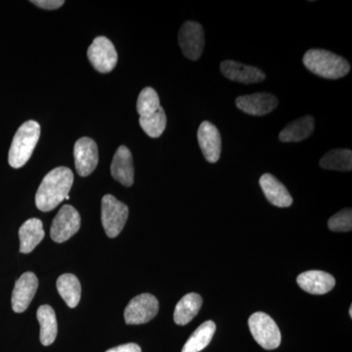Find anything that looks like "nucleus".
<instances>
[{
	"mask_svg": "<svg viewBox=\"0 0 352 352\" xmlns=\"http://www.w3.org/2000/svg\"><path fill=\"white\" fill-rule=\"evenodd\" d=\"M73 171L59 166L44 176L36 195V205L41 212L54 210L69 195L73 186Z\"/></svg>",
	"mask_w": 352,
	"mask_h": 352,
	"instance_id": "nucleus-1",
	"label": "nucleus"
},
{
	"mask_svg": "<svg viewBox=\"0 0 352 352\" xmlns=\"http://www.w3.org/2000/svg\"><path fill=\"white\" fill-rule=\"evenodd\" d=\"M302 62L314 75L328 80H338L351 71V65L344 58L325 50L307 51Z\"/></svg>",
	"mask_w": 352,
	"mask_h": 352,
	"instance_id": "nucleus-2",
	"label": "nucleus"
},
{
	"mask_svg": "<svg viewBox=\"0 0 352 352\" xmlns=\"http://www.w3.org/2000/svg\"><path fill=\"white\" fill-rule=\"evenodd\" d=\"M41 136V126L36 120H28L14 135L9 150L8 163L13 168L24 166L31 159Z\"/></svg>",
	"mask_w": 352,
	"mask_h": 352,
	"instance_id": "nucleus-3",
	"label": "nucleus"
},
{
	"mask_svg": "<svg viewBox=\"0 0 352 352\" xmlns=\"http://www.w3.org/2000/svg\"><path fill=\"white\" fill-rule=\"evenodd\" d=\"M249 328L252 337L259 346L273 351L281 344V332L276 322L264 312H256L250 317Z\"/></svg>",
	"mask_w": 352,
	"mask_h": 352,
	"instance_id": "nucleus-4",
	"label": "nucleus"
},
{
	"mask_svg": "<svg viewBox=\"0 0 352 352\" xmlns=\"http://www.w3.org/2000/svg\"><path fill=\"white\" fill-rule=\"evenodd\" d=\"M129 208L113 195L102 199L101 220L108 237L116 238L124 229L129 219Z\"/></svg>",
	"mask_w": 352,
	"mask_h": 352,
	"instance_id": "nucleus-5",
	"label": "nucleus"
},
{
	"mask_svg": "<svg viewBox=\"0 0 352 352\" xmlns=\"http://www.w3.org/2000/svg\"><path fill=\"white\" fill-rule=\"evenodd\" d=\"M159 302L151 294H141L132 298L124 310L127 325H140L151 321L159 312Z\"/></svg>",
	"mask_w": 352,
	"mask_h": 352,
	"instance_id": "nucleus-6",
	"label": "nucleus"
},
{
	"mask_svg": "<svg viewBox=\"0 0 352 352\" xmlns=\"http://www.w3.org/2000/svg\"><path fill=\"white\" fill-rule=\"evenodd\" d=\"M80 223L82 219L78 210L72 206H63L53 219L50 229L51 239L56 243L66 242L80 230Z\"/></svg>",
	"mask_w": 352,
	"mask_h": 352,
	"instance_id": "nucleus-7",
	"label": "nucleus"
},
{
	"mask_svg": "<svg viewBox=\"0 0 352 352\" xmlns=\"http://www.w3.org/2000/svg\"><path fill=\"white\" fill-rule=\"evenodd\" d=\"M87 57L94 68L101 74H108L118 63V52L112 41L105 36H98L88 47Z\"/></svg>",
	"mask_w": 352,
	"mask_h": 352,
	"instance_id": "nucleus-8",
	"label": "nucleus"
},
{
	"mask_svg": "<svg viewBox=\"0 0 352 352\" xmlns=\"http://www.w3.org/2000/svg\"><path fill=\"white\" fill-rule=\"evenodd\" d=\"M178 41L183 54L192 61L200 59L205 47V31L203 25L187 21L178 34Z\"/></svg>",
	"mask_w": 352,
	"mask_h": 352,
	"instance_id": "nucleus-9",
	"label": "nucleus"
},
{
	"mask_svg": "<svg viewBox=\"0 0 352 352\" xmlns=\"http://www.w3.org/2000/svg\"><path fill=\"white\" fill-rule=\"evenodd\" d=\"M74 157L78 175L82 177L91 175L99 161L96 142L89 138L78 139L74 147Z\"/></svg>",
	"mask_w": 352,
	"mask_h": 352,
	"instance_id": "nucleus-10",
	"label": "nucleus"
},
{
	"mask_svg": "<svg viewBox=\"0 0 352 352\" xmlns=\"http://www.w3.org/2000/svg\"><path fill=\"white\" fill-rule=\"evenodd\" d=\"M278 98L275 95L258 92L250 95H243L236 98V106L248 115L261 117L267 115L278 107Z\"/></svg>",
	"mask_w": 352,
	"mask_h": 352,
	"instance_id": "nucleus-11",
	"label": "nucleus"
},
{
	"mask_svg": "<svg viewBox=\"0 0 352 352\" xmlns=\"http://www.w3.org/2000/svg\"><path fill=\"white\" fill-rule=\"evenodd\" d=\"M38 280L32 272H25L16 281L12 293V308L16 314L25 311L36 296Z\"/></svg>",
	"mask_w": 352,
	"mask_h": 352,
	"instance_id": "nucleus-12",
	"label": "nucleus"
},
{
	"mask_svg": "<svg viewBox=\"0 0 352 352\" xmlns=\"http://www.w3.org/2000/svg\"><path fill=\"white\" fill-rule=\"evenodd\" d=\"M198 142L208 163L219 162L221 155V135L214 124L208 120L201 122L198 129Z\"/></svg>",
	"mask_w": 352,
	"mask_h": 352,
	"instance_id": "nucleus-13",
	"label": "nucleus"
},
{
	"mask_svg": "<svg viewBox=\"0 0 352 352\" xmlns=\"http://www.w3.org/2000/svg\"><path fill=\"white\" fill-rule=\"evenodd\" d=\"M220 71L228 80L245 85L261 82L265 80V74L261 69L232 60L222 62Z\"/></svg>",
	"mask_w": 352,
	"mask_h": 352,
	"instance_id": "nucleus-14",
	"label": "nucleus"
},
{
	"mask_svg": "<svg viewBox=\"0 0 352 352\" xmlns=\"http://www.w3.org/2000/svg\"><path fill=\"white\" fill-rule=\"evenodd\" d=\"M298 286L311 295H325L332 291L336 285L335 278L320 270L305 271L296 278Z\"/></svg>",
	"mask_w": 352,
	"mask_h": 352,
	"instance_id": "nucleus-15",
	"label": "nucleus"
},
{
	"mask_svg": "<svg viewBox=\"0 0 352 352\" xmlns=\"http://www.w3.org/2000/svg\"><path fill=\"white\" fill-rule=\"evenodd\" d=\"M111 175L113 179L126 187H131L134 182L133 159L131 150L126 146H120L111 164Z\"/></svg>",
	"mask_w": 352,
	"mask_h": 352,
	"instance_id": "nucleus-16",
	"label": "nucleus"
},
{
	"mask_svg": "<svg viewBox=\"0 0 352 352\" xmlns=\"http://www.w3.org/2000/svg\"><path fill=\"white\" fill-rule=\"evenodd\" d=\"M259 185L271 205L278 208H288L293 204V198L283 183L270 173L261 176Z\"/></svg>",
	"mask_w": 352,
	"mask_h": 352,
	"instance_id": "nucleus-17",
	"label": "nucleus"
},
{
	"mask_svg": "<svg viewBox=\"0 0 352 352\" xmlns=\"http://www.w3.org/2000/svg\"><path fill=\"white\" fill-rule=\"evenodd\" d=\"M43 223L41 219H31L25 221L19 230L20 252L30 254L44 238Z\"/></svg>",
	"mask_w": 352,
	"mask_h": 352,
	"instance_id": "nucleus-18",
	"label": "nucleus"
},
{
	"mask_svg": "<svg viewBox=\"0 0 352 352\" xmlns=\"http://www.w3.org/2000/svg\"><path fill=\"white\" fill-rule=\"evenodd\" d=\"M315 120L311 116H305L293 120L283 131L280 132L279 139L282 142H300L314 133Z\"/></svg>",
	"mask_w": 352,
	"mask_h": 352,
	"instance_id": "nucleus-19",
	"label": "nucleus"
},
{
	"mask_svg": "<svg viewBox=\"0 0 352 352\" xmlns=\"http://www.w3.org/2000/svg\"><path fill=\"white\" fill-rule=\"evenodd\" d=\"M203 298L196 293L187 294L176 305L173 319L177 325L185 326L190 323L200 311Z\"/></svg>",
	"mask_w": 352,
	"mask_h": 352,
	"instance_id": "nucleus-20",
	"label": "nucleus"
},
{
	"mask_svg": "<svg viewBox=\"0 0 352 352\" xmlns=\"http://www.w3.org/2000/svg\"><path fill=\"white\" fill-rule=\"evenodd\" d=\"M36 317L41 325V342L44 346H51L55 342L58 333L56 314L50 305L38 307Z\"/></svg>",
	"mask_w": 352,
	"mask_h": 352,
	"instance_id": "nucleus-21",
	"label": "nucleus"
},
{
	"mask_svg": "<svg viewBox=\"0 0 352 352\" xmlns=\"http://www.w3.org/2000/svg\"><path fill=\"white\" fill-rule=\"evenodd\" d=\"M57 289L69 307H78L82 298V286L76 275L71 273L61 275L57 280Z\"/></svg>",
	"mask_w": 352,
	"mask_h": 352,
	"instance_id": "nucleus-22",
	"label": "nucleus"
},
{
	"mask_svg": "<svg viewBox=\"0 0 352 352\" xmlns=\"http://www.w3.org/2000/svg\"><path fill=\"white\" fill-rule=\"evenodd\" d=\"M217 331V326L214 321H206L197 328L195 332L187 340L183 346L182 352H200L212 342V338Z\"/></svg>",
	"mask_w": 352,
	"mask_h": 352,
	"instance_id": "nucleus-23",
	"label": "nucleus"
},
{
	"mask_svg": "<svg viewBox=\"0 0 352 352\" xmlns=\"http://www.w3.org/2000/svg\"><path fill=\"white\" fill-rule=\"evenodd\" d=\"M320 166L325 170L351 171L352 152L349 149L331 150L320 160Z\"/></svg>",
	"mask_w": 352,
	"mask_h": 352,
	"instance_id": "nucleus-24",
	"label": "nucleus"
},
{
	"mask_svg": "<svg viewBox=\"0 0 352 352\" xmlns=\"http://www.w3.org/2000/svg\"><path fill=\"white\" fill-rule=\"evenodd\" d=\"M161 108L159 95L152 87H145L139 94L136 110L140 118L149 117Z\"/></svg>",
	"mask_w": 352,
	"mask_h": 352,
	"instance_id": "nucleus-25",
	"label": "nucleus"
},
{
	"mask_svg": "<svg viewBox=\"0 0 352 352\" xmlns=\"http://www.w3.org/2000/svg\"><path fill=\"white\" fill-rule=\"evenodd\" d=\"M141 129L152 138H157L163 134L166 126V115L163 108L146 118H139Z\"/></svg>",
	"mask_w": 352,
	"mask_h": 352,
	"instance_id": "nucleus-26",
	"label": "nucleus"
},
{
	"mask_svg": "<svg viewBox=\"0 0 352 352\" xmlns=\"http://www.w3.org/2000/svg\"><path fill=\"white\" fill-rule=\"evenodd\" d=\"M330 230L333 232H349L352 229V210L351 208H344L335 215H333L328 221Z\"/></svg>",
	"mask_w": 352,
	"mask_h": 352,
	"instance_id": "nucleus-27",
	"label": "nucleus"
},
{
	"mask_svg": "<svg viewBox=\"0 0 352 352\" xmlns=\"http://www.w3.org/2000/svg\"><path fill=\"white\" fill-rule=\"evenodd\" d=\"M31 2L39 8L46 9V10H55L63 6L65 3L63 0H34Z\"/></svg>",
	"mask_w": 352,
	"mask_h": 352,
	"instance_id": "nucleus-28",
	"label": "nucleus"
},
{
	"mask_svg": "<svg viewBox=\"0 0 352 352\" xmlns=\"http://www.w3.org/2000/svg\"><path fill=\"white\" fill-rule=\"evenodd\" d=\"M106 352H141V347L136 344H126L113 347Z\"/></svg>",
	"mask_w": 352,
	"mask_h": 352,
	"instance_id": "nucleus-29",
	"label": "nucleus"
},
{
	"mask_svg": "<svg viewBox=\"0 0 352 352\" xmlns=\"http://www.w3.org/2000/svg\"><path fill=\"white\" fill-rule=\"evenodd\" d=\"M349 315H351V317H352V307L349 308Z\"/></svg>",
	"mask_w": 352,
	"mask_h": 352,
	"instance_id": "nucleus-30",
	"label": "nucleus"
}]
</instances>
